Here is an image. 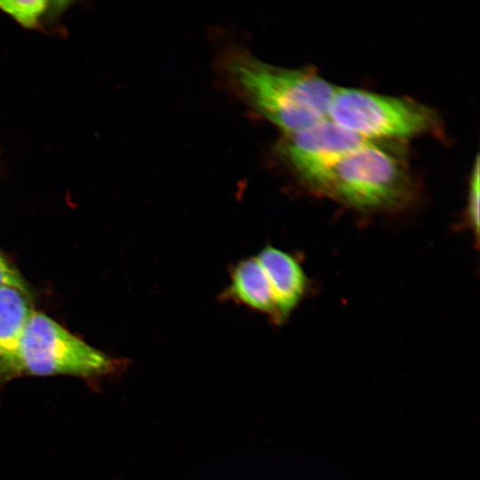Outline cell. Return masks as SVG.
Masks as SVG:
<instances>
[{"label": "cell", "mask_w": 480, "mask_h": 480, "mask_svg": "<svg viewBox=\"0 0 480 480\" xmlns=\"http://www.w3.org/2000/svg\"><path fill=\"white\" fill-rule=\"evenodd\" d=\"M309 281L297 258L272 245L232 266L223 298L282 324L300 304Z\"/></svg>", "instance_id": "3"}, {"label": "cell", "mask_w": 480, "mask_h": 480, "mask_svg": "<svg viewBox=\"0 0 480 480\" xmlns=\"http://www.w3.org/2000/svg\"><path fill=\"white\" fill-rule=\"evenodd\" d=\"M365 142L325 118L285 136L279 152L298 180L309 189L333 164Z\"/></svg>", "instance_id": "6"}, {"label": "cell", "mask_w": 480, "mask_h": 480, "mask_svg": "<svg viewBox=\"0 0 480 480\" xmlns=\"http://www.w3.org/2000/svg\"><path fill=\"white\" fill-rule=\"evenodd\" d=\"M30 300L29 295L17 288L0 287V388L19 378L20 343L34 312Z\"/></svg>", "instance_id": "7"}, {"label": "cell", "mask_w": 480, "mask_h": 480, "mask_svg": "<svg viewBox=\"0 0 480 480\" xmlns=\"http://www.w3.org/2000/svg\"><path fill=\"white\" fill-rule=\"evenodd\" d=\"M328 118L375 143L429 133L439 122L432 108L416 100L347 87H336Z\"/></svg>", "instance_id": "5"}, {"label": "cell", "mask_w": 480, "mask_h": 480, "mask_svg": "<svg viewBox=\"0 0 480 480\" xmlns=\"http://www.w3.org/2000/svg\"><path fill=\"white\" fill-rule=\"evenodd\" d=\"M61 4L54 7L53 2L44 0L0 1V10L20 26L33 29L38 28L48 14L62 9Z\"/></svg>", "instance_id": "8"}, {"label": "cell", "mask_w": 480, "mask_h": 480, "mask_svg": "<svg viewBox=\"0 0 480 480\" xmlns=\"http://www.w3.org/2000/svg\"><path fill=\"white\" fill-rule=\"evenodd\" d=\"M124 359L110 356L69 332L48 316L34 311L18 355L21 376L72 375L98 380L124 370Z\"/></svg>", "instance_id": "4"}, {"label": "cell", "mask_w": 480, "mask_h": 480, "mask_svg": "<svg viewBox=\"0 0 480 480\" xmlns=\"http://www.w3.org/2000/svg\"><path fill=\"white\" fill-rule=\"evenodd\" d=\"M309 190L364 213H393L415 199L409 169L389 149L365 142L327 169Z\"/></svg>", "instance_id": "2"}, {"label": "cell", "mask_w": 480, "mask_h": 480, "mask_svg": "<svg viewBox=\"0 0 480 480\" xmlns=\"http://www.w3.org/2000/svg\"><path fill=\"white\" fill-rule=\"evenodd\" d=\"M3 286L17 288L30 296V292L22 276L0 252V287Z\"/></svg>", "instance_id": "10"}, {"label": "cell", "mask_w": 480, "mask_h": 480, "mask_svg": "<svg viewBox=\"0 0 480 480\" xmlns=\"http://www.w3.org/2000/svg\"><path fill=\"white\" fill-rule=\"evenodd\" d=\"M479 157L476 156L469 179L466 209L467 227L476 237V243H477L479 236Z\"/></svg>", "instance_id": "9"}, {"label": "cell", "mask_w": 480, "mask_h": 480, "mask_svg": "<svg viewBox=\"0 0 480 480\" xmlns=\"http://www.w3.org/2000/svg\"><path fill=\"white\" fill-rule=\"evenodd\" d=\"M225 76L246 103L285 136L328 118L336 86L310 68H284L241 49L227 52Z\"/></svg>", "instance_id": "1"}]
</instances>
